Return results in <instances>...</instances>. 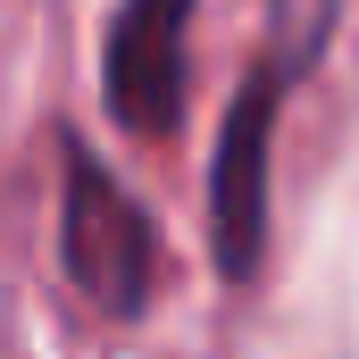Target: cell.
Instances as JSON below:
<instances>
[{
    "label": "cell",
    "mask_w": 359,
    "mask_h": 359,
    "mask_svg": "<svg viewBox=\"0 0 359 359\" xmlns=\"http://www.w3.org/2000/svg\"><path fill=\"white\" fill-rule=\"evenodd\" d=\"M334 17H343V0H268V67L284 76V84L326 59Z\"/></svg>",
    "instance_id": "4"
},
{
    "label": "cell",
    "mask_w": 359,
    "mask_h": 359,
    "mask_svg": "<svg viewBox=\"0 0 359 359\" xmlns=\"http://www.w3.org/2000/svg\"><path fill=\"white\" fill-rule=\"evenodd\" d=\"M67 159V201H59V259L76 276L100 318H142L151 309V284H159V234L151 217L126 201V184L92 159L84 142L59 151Z\"/></svg>",
    "instance_id": "1"
},
{
    "label": "cell",
    "mask_w": 359,
    "mask_h": 359,
    "mask_svg": "<svg viewBox=\"0 0 359 359\" xmlns=\"http://www.w3.org/2000/svg\"><path fill=\"white\" fill-rule=\"evenodd\" d=\"M192 0H117L109 50H100V92L126 134H176L184 84H192Z\"/></svg>",
    "instance_id": "3"
},
{
    "label": "cell",
    "mask_w": 359,
    "mask_h": 359,
    "mask_svg": "<svg viewBox=\"0 0 359 359\" xmlns=\"http://www.w3.org/2000/svg\"><path fill=\"white\" fill-rule=\"evenodd\" d=\"M276 109H284V76L251 67V84L234 92L226 134H217V168H209V251L226 284H251L259 251H268V151H276Z\"/></svg>",
    "instance_id": "2"
}]
</instances>
